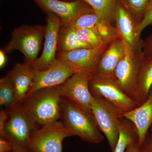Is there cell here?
I'll return each mask as SVG.
<instances>
[{"label":"cell","instance_id":"obj_13","mask_svg":"<svg viewBox=\"0 0 152 152\" xmlns=\"http://www.w3.org/2000/svg\"><path fill=\"white\" fill-rule=\"evenodd\" d=\"M75 73V71L57 59L46 69L35 71L32 84L27 96L41 89L59 86Z\"/></svg>","mask_w":152,"mask_h":152},{"label":"cell","instance_id":"obj_22","mask_svg":"<svg viewBox=\"0 0 152 152\" xmlns=\"http://www.w3.org/2000/svg\"><path fill=\"white\" fill-rule=\"evenodd\" d=\"M89 5L98 15L115 23V14L117 0H82Z\"/></svg>","mask_w":152,"mask_h":152},{"label":"cell","instance_id":"obj_7","mask_svg":"<svg viewBox=\"0 0 152 152\" xmlns=\"http://www.w3.org/2000/svg\"><path fill=\"white\" fill-rule=\"evenodd\" d=\"M89 86L93 96L104 98L124 114L140 105L123 91L114 77H101L92 74Z\"/></svg>","mask_w":152,"mask_h":152},{"label":"cell","instance_id":"obj_5","mask_svg":"<svg viewBox=\"0 0 152 152\" xmlns=\"http://www.w3.org/2000/svg\"><path fill=\"white\" fill-rule=\"evenodd\" d=\"M93 96L92 114L100 130L107 140L112 152H113L118 141L119 128L124 118V113L104 98Z\"/></svg>","mask_w":152,"mask_h":152},{"label":"cell","instance_id":"obj_11","mask_svg":"<svg viewBox=\"0 0 152 152\" xmlns=\"http://www.w3.org/2000/svg\"><path fill=\"white\" fill-rule=\"evenodd\" d=\"M108 46L100 48H82L71 51L57 52L56 58L75 72H88L93 74Z\"/></svg>","mask_w":152,"mask_h":152},{"label":"cell","instance_id":"obj_31","mask_svg":"<svg viewBox=\"0 0 152 152\" xmlns=\"http://www.w3.org/2000/svg\"><path fill=\"white\" fill-rule=\"evenodd\" d=\"M13 145L12 150L9 152H31L27 147L22 145L20 144L13 142Z\"/></svg>","mask_w":152,"mask_h":152},{"label":"cell","instance_id":"obj_33","mask_svg":"<svg viewBox=\"0 0 152 152\" xmlns=\"http://www.w3.org/2000/svg\"><path fill=\"white\" fill-rule=\"evenodd\" d=\"M6 53L4 52L2 49L0 50V68L3 69L7 63V57Z\"/></svg>","mask_w":152,"mask_h":152},{"label":"cell","instance_id":"obj_10","mask_svg":"<svg viewBox=\"0 0 152 152\" xmlns=\"http://www.w3.org/2000/svg\"><path fill=\"white\" fill-rule=\"evenodd\" d=\"M45 42L40 56L33 63L35 70L46 69L56 61L59 32L61 26V19L56 14L47 13Z\"/></svg>","mask_w":152,"mask_h":152},{"label":"cell","instance_id":"obj_26","mask_svg":"<svg viewBox=\"0 0 152 152\" xmlns=\"http://www.w3.org/2000/svg\"><path fill=\"white\" fill-rule=\"evenodd\" d=\"M152 24V6L146 15L144 17L142 22L137 27V33L138 35L141 37V35L143 31L148 26Z\"/></svg>","mask_w":152,"mask_h":152},{"label":"cell","instance_id":"obj_32","mask_svg":"<svg viewBox=\"0 0 152 152\" xmlns=\"http://www.w3.org/2000/svg\"><path fill=\"white\" fill-rule=\"evenodd\" d=\"M125 152H141L140 147L138 142H134L129 145Z\"/></svg>","mask_w":152,"mask_h":152},{"label":"cell","instance_id":"obj_29","mask_svg":"<svg viewBox=\"0 0 152 152\" xmlns=\"http://www.w3.org/2000/svg\"><path fill=\"white\" fill-rule=\"evenodd\" d=\"M13 145L12 142L0 138V152H9L12 150Z\"/></svg>","mask_w":152,"mask_h":152},{"label":"cell","instance_id":"obj_27","mask_svg":"<svg viewBox=\"0 0 152 152\" xmlns=\"http://www.w3.org/2000/svg\"><path fill=\"white\" fill-rule=\"evenodd\" d=\"M9 118V111L8 109L2 110L0 112V137L1 138H4L5 126L6 122Z\"/></svg>","mask_w":152,"mask_h":152},{"label":"cell","instance_id":"obj_3","mask_svg":"<svg viewBox=\"0 0 152 152\" xmlns=\"http://www.w3.org/2000/svg\"><path fill=\"white\" fill-rule=\"evenodd\" d=\"M45 32V26L22 25L12 32L10 42L2 50L6 54L20 51L24 56L25 61L33 63L37 59Z\"/></svg>","mask_w":152,"mask_h":152},{"label":"cell","instance_id":"obj_19","mask_svg":"<svg viewBox=\"0 0 152 152\" xmlns=\"http://www.w3.org/2000/svg\"><path fill=\"white\" fill-rule=\"evenodd\" d=\"M152 86V57L149 56L145 53L134 99L139 105L141 104L147 99Z\"/></svg>","mask_w":152,"mask_h":152},{"label":"cell","instance_id":"obj_6","mask_svg":"<svg viewBox=\"0 0 152 152\" xmlns=\"http://www.w3.org/2000/svg\"><path fill=\"white\" fill-rule=\"evenodd\" d=\"M74 136L61 121L33 130L27 148L31 152H63V142Z\"/></svg>","mask_w":152,"mask_h":152},{"label":"cell","instance_id":"obj_16","mask_svg":"<svg viewBox=\"0 0 152 152\" xmlns=\"http://www.w3.org/2000/svg\"><path fill=\"white\" fill-rule=\"evenodd\" d=\"M125 52L124 44L120 37L109 44L101 56L93 74L101 77H114L116 69L124 58Z\"/></svg>","mask_w":152,"mask_h":152},{"label":"cell","instance_id":"obj_2","mask_svg":"<svg viewBox=\"0 0 152 152\" xmlns=\"http://www.w3.org/2000/svg\"><path fill=\"white\" fill-rule=\"evenodd\" d=\"M60 119L74 136H78L84 141L98 144L104 140L93 114L63 97Z\"/></svg>","mask_w":152,"mask_h":152},{"label":"cell","instance_id":"obj_18","mask_svg":"<svg viewBox=\"0 0 152 152\" xmlns=\"http://www.w3.org/2000/svg\"><path fill=\"white\" fill-rule=\"evenodd\" d=\"M35 71L33 63L24 61L15 64L7 74L15 86L18 102H21L27 96L32 84Z\"/></svg>","mask_w":152,"mask_h":152},{"label":"cell","instance_id":"obj_20","mask_svg":"<svg viewBox=\"0 0 152 152\" xmlns=\"http://www.w3.org/2000/svg\"><path fill=\"white\" fill-rule=\"evenodd\" d=\"M82 48H92L79 39L76 28L73 26H61L59 32L57 52H69Z\"/></svg>","mask_w":152,"mask_h":152},{"label":"cell","instance_id":"obj_21","mask_svg":"<svg viewBox=\"0 0 152 152\" xmlns=\"http://www.w3.org/2000/svg\"><path fill=\"white\" fill-rule=\"evenodd\" d=\"M138 142V134L135 126L124 118L119 128L118 141L113 152H125L129 145Z\"/></svg>","mask_w":152,"mask_h":152},{"label":"cell","instance_id":"obj_30","mask_svg":"<svg viewBox=\"0 0 152 152\" xmlns=\"http://www.w3.org/2000/svg\"><path fill=\"white\" fill-rule=\"evenodd\" d=\"M140 150L141 152H152V135L147 136Z\"/></svg>","mask_w":152,"mask_h":152},{"label":"cell","instance_id":"obj_15","mask_svg":"<svg viewBox=\"0 0 152 152\" xmlns=\"http://www.w3.org/2000/svg\"><path fill=\"white\" fill-rule=\"evenodd\" d=\"M115 24L120 37L128 45L132 48H142L143 40L138 35L135 20L119 0L116 5Z\"/></svg>","mask_w":152,"mask_h":152},{"label":"cell","instance_id":"obj_25","mask_svg":"<svg viewBox=\"0 0 152 152\" xmlns=\"http://www.w3.org/2000/svg\"><path fill=\"white\" fill-rule=\"evenodd\" d=\"M76 31L79 39L92 48H100L107 46L110 44L105 42L96 33L91 29L76 28Z\"/></svg>","mask_w":152,"mask_h":152},{"label":"cell","instance_id":"obj_8","mask_svg":"<svg viewBox=\"0 0 152 152\" xmlns=\"http://www.w3.org/2000/svg\"><path fill=\"white\" fill-rule=\"evenodd\" d=\"M92 74L88 72H77L58 86L62 97L91 113L94 96L90 91L89 84Z\"/></svg>","mask_w":152,"mask_h":152},{"label":"cell","instance_id":"obj_28","mask_svg":"<svg viewBox=\"0 0 152 152\" xmlns=\"http://www.w3.org/2000/svg\"><path fill=\"white\" fill-rule=\"evenodd\" d=\"M142 50L147 56L152 57V34L143 41Z\"/></svg>","mask_w":152,"mask_h":152},{"label":"cell","instance_id":"obj_12","mask_svg":"<svg viewBox=\"0 0 152 152\" xmlns=\"http://www.w3.org/2000/svg\"><path fill=\"white\" fill-rule=\"evenodd\" d=\"M46 13L56 14L61 19V26H70L78 18L91 7L82 0L67 1L62 0H34Z\"/></svg>","mask_w":152,"mask_h":152},{"label":"cell","instance_id":"obj_9","mask_svg":"<svg viewBox=\"0 0 152 152\" xmlns=\"http://www.w3.org/2000/svg\"><path fill=\"white\" fill-rule=\"evenodd\" d=\"M8 110L9 118L5 126L4 139L28 147L31 134L37 124L20 103H17Z\"/></svg>","mask_w":152,"mask_h":152},{"label":"cell","instance_id":"obj_4","mask_svg":"<svg viewBox=\"0 0 152 152\" xmlns=\"http://www.w3.org/2000/svg\"><path fill=\"white\" fill-rule=\"evenodd\" d=\"M124 44V56L117 66L114 77L123 91L134 100L145 53L142 48H131Z\"/></svg>","mask_w":152,"mask_h":152},{"label":"cell","instance_id":"obj_35","mask_svg":"<svg viewBox=\"0 0 152 152\" xmlns=\"http://www.w3.org/2000/svg\"><path fill=\"white\" fill-rule=\"evenodd\" d=\"M151 132H152V126L151 127Z\"/></svg>","mask_w":152,"mask_h":152},{"label":"cell","instance_id":"obj_24","mask_svg":"<svg viewBox=\"0 0 152 152\" xmlns=\"http://www.w3.org/2000/svg\"><path fill=\"white\" fill-rule=\"evenodd\" d=\"M132 15L137 26L142 22L152 6V0H119Z\"/></svg>","mask_w":152,"mask_h":152},{"label":"cell","instance_id":"obj_14","mask_svg":"<svg viewBox=\"0 0 152 152\" xmlns=\"http://www.w3.org/2000/svg\"><path fill=\"white\" fill-rule=\"evenodd\" d=\"M71 26L78 28L91 29L107 44L120 37L115 27L93 9L80 16Z\"/></svg>","mask_w":152,"mask_h":152},{"label":"cell","instance_id":"obj_36","mask_svg":"<svg viewBox=\"0 0 152 152\" xmlns=\"http://www.w3.org/2000/svg\"></svg>","mask_w":152,"mask_h":152},{"label":"cell","instance_id":"obj_17","mask_svg":"<svg viewBox=\"0 0 152 152\" xmlns=\"http://www.w3.org/2000/svg\"><path fill=\"white\" fill-rule=\"evenodd\" d=\"M123 116L135 126L138 134V143L141 147L152 124V86L147 99L136 108L124 113Z\"/></svg>","mask_w":152,"mask_h":152},{"label":"cell","instance_id":"obj_23","mask_svg":"<svg viewBox=\"0 0 152 152\" xmlns=\"http://www.w3.org/2000/svg\"><path fill=\"white\" fill-rule=\"evenodd\" d=\"M17 103L18 102L15 86L7 75L0 80V104L8 109Z\"/></svg>","mask_w":152,"mask_h":152},{"label":"cell","instance_id":"obj_34","mask_svg":"<svg viewBox=\"0 0 152 152\" xmlns=\"http://www.w3.org/2000/svg\"><path fill=\"white\" fill-rule=\"evenodd\" d=\"M62 1H72L75 0H62Z\"/></svg>","mask_w":152,"mask_h":152},{"label":"cell","instance_id":"obj_1","mask_svg":"<svg viewBox=\"0 0 152 152\" xmlns=\"http://www.w3.org/2000/svg\"><path fill=\"white\" fill-rule=\"evenodd\" d=\"M62 97L58 86L37 90L20 103L36 124L41 126L58 121Z\"/></svg>","mask_w":152,"mask_h":152}]
</instances>
